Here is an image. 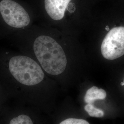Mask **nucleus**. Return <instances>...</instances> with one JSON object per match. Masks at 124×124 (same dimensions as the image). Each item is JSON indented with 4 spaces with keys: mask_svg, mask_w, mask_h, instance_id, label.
Here are the masks:
<instances>
[{
    "mask_svg": "<svg viewBox=\"0 0 124 124\" xmlns=\"http://www.w3.org/2000/svg\"><path fill=\"white\" fill-rule=\"evenodd\" d=\"M101 51L102 56L109 60L124 55V27H115L109 31L102 41Z\"/></svg>",
    "mask_w": 124,
    "mask_h": 124,
    "instance_id": "7ed1b4c3",
    "label": "nucleus"
},
{
    "mask_svg": "<svg viewBox=\"0 0 124 124\" xmlns=\"http://www.w3.org/2000/svg\"><path fill=\"white\" fill-rule=\"evenodd\" d=\"M9 124H33V123L30 117L22 115L13 118Z\"/></svg>",
    "mask_w": 124,
    "mask_h": 124,
    "instance_id": "6e6552de",
    "label": "nucleus"
},
{
    "mask_svg": "<svg viewBox=\"0 0 124 124\" xmlns=\"http://www.w3.org/2000/svg\"><path fill=\"white\" fill-rule=\"evenodd\" d=\"M9 70L15 79L22 84L31 86L41 82L44 74L40 65L31 58L18 56L9 62Z\"/></svg>",
    "mask_w": 124,
    "mask_h": 124,
    "instance_id": "f03ea898",
    "label": "nucleus"
},
{
    "mask_svg": "<svg viewBox=\"0 0 124 124\" xmlns=\"http://www.w3.org/2000/svg\"><path fill=\"white\" fill-rule=\"evenodd\" d=\"M84 110L90 116L95 118H102L104 116V112L98 108L93 104L87 103L84 106Z\"/></svg>",
    "mask_w": 124,
    "mask_h": 124,
    "instance_id": "0eeeda50",
    "label": "nucleus"
},
{
    "mask_svg": "<svg viewBox=\"0 0 124 124\" xmlns=\"http://www.w3.org/2000/svg\"><path fill=\"white\" fill-rule=\"evenodd\" d=\"M0 13L5 22L14 28H23L30 23L29 15L25 10L20 5L12 0L0 1Z\"/></svg>",
    "mask_w": 124,
    "mask_h": 124,
    "instance_id": "20e7f679",
    "label": "nucleus"
},
{
    "mask_svg": "<svg viewBox=\"0 0 124 124\" xmlns=\"http://www.w3.org/2000/svg\"><path fill=\"white\" fill-rule=\"evenodd\" d=\"M106 97V92L104 89L94 86L86 91L84 100L86 104H93L96 101L105 99Z\"/></svg>",
    "mask_w": 124,
    "mask_h": 124,
    "instance_id": "423d86ee",
    "label": "nucleus"
},
{
    "mask_svg": "<svg viewBox=\"0 0 124 124\" xmlns=\"http://www.w3.org/2000/svg\"><path fill=\"white\" fill-rule=\"evenodd\" d=\"M105 30H106L107 31H109V28L108 26H106Z\"/></svg>",
    "mask_w": 124,
    "mask_h": 124,
    "instance_id": "9d476101",
    "label": "nucleus"
},
{
    "mask_svg": "<svg viewBox=\"0 0 124 124\" xmlns=\"http://www.w3.org/2000/svg\"><path fill=\"white\" fill-rule=\"evenodd\" d=\"M123 85H124V80H123Z\"/></svg>",
    "mask_w": 124,
    "mask_h": 124,
    "instance_id": "9b49d317",
    "label": "nucleus"
},
{
    "mask_svg": "<svg viewBox=\"0 0 124 124\" xmlns=\"http://www.w3.org/2000/svg\"><path fill=\"white\" fill-rule=\"evenodd\" d=\"M71 0H45V9L53 20H59L63 18L65 10Z\"/></svg>",
    "mask_w": 124,
    "mask_h": 124,
    "instance_id": "39448f33",
    "label": "nucleus"
},
{
    "mask_svg": "<svg viewBox=\"0 0 124 124\" xmlns=\"http://www.w3.org/2000/svg\"><path fill=\"white\" fill-rule=\"evenodd\" d=\"M36 57L45 71L50 75H58L67 66L66 56L61 46L52 37L40 36L34 43Z\"/></svg>",
    "mask_w": 124,
    "mask_h": 124,
    "instance_id": "f257e3e1",
    "label": "nucleus"
},
{
    "mask_svg": "<svg viewBox=\"0 0 124 124\" xmlns=\"http://www.w3.org/2000/svg\"><path fill=\"white\" fill-rule=\"evenodd\" d=\"M59 124H90L86 120L74 118H67L62 120Z\"/></svg>",
    "mask_w": 124,
    "mask_h": 124,
    "instance_id": "1a4fd4ad",
    "label": "nucleus"
}]
</instances>
